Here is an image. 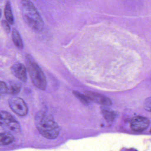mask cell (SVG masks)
I'll return each mask as SVG.
<instances>
[{
  "label": "cell",
  "mask_w": 151,
  "mask_h": 151,
  "mask_svg": "<svg viewBox=\"0 0 151 151\" xmlns=\"http://www.w3.org/2000/svg\"><path fill=\"white\" fill-rule=\"evenodd\" d=\"M34 122L39 133L46 138L55 139L59 136V126L50 114L44 111H38L35 115Z\"/></svg>",
  "instance_id": "1"
},
{
  "label": "cell",
  "mask_w": 151,
  "mask_h": 151,
  "mask_svg": "<svg viewBox=\"0 0 151 151\" xmlns=\"http://www.w3.org/2000/svg\"><path fill=\"white\" fill-rule=\"evenodd\" d=\"M22 10L24 19L26 23L34 30L40 32L44 24L36 8L30 0H22Z\"/></svg>",
  "instance_id": "2"
},
{
  "label": "cell",
  "mask_w": 151,
  "mask_h": 151,
  "mask_svg": "<svg viewBox=\"0 0 151 151\" xmlns=\"http://www.w3.org/2000/svg\"><path fill=\"white\" fill-rule=\"evenodd\" d=\"M26 68L32 84L41 91H45L47 86L45 76L38 64L30 55L26 57Z\"/></svg>",
  "instance_id": "3"
},
{
  "label": "cell",
  "mask_w": 151,
  "mask_h": 151,
  "mask_svg": "<svg viewBox=\"0 0 151 151\" xmlns=\"http://www.w3.org/2000/svg\"><path fill=\"white\" fill-rule=\"evenodd\" d=\"M0 126L7 132L12 133H19L21 128L19 123L12 114L7 111L0 112Z\"/></svg>",
  "instance_id": "4"
},
{
  "label": "cell",
  "mask_w": 151,
  "mask_h": 151,
  "mask_svg": "<svg viewBox=\"0 0 151 151\" xmlns=\"http://www.w3.org/2000/svg\"><path fill=\"white\" fill-rule=\"evenodd\" d=\"M9 105L12 111L20 116H25L28 113V108L23 99L13 97L9 100Z\"/></svg>",
  "instance_id": "5"
},
{
  "label": "cell",
  "mask_w": 151,
  "mask_h": 151,
  "mask_svg": "<svg viewBox=\"0 0 151 151\" xmlns=\"http://www.w3.org/2000/svg\"><path fill=\"white\" fill-rule=\"evenodd\" d=\"M149 124V121L146 117L137 116L133 117L131 121L132 129L136 132H141L145 130Z\"/></svg>",
  "instance_id": "6"
},
{
  "label": "cell",
  "mask_w": 151,
  "mask_h": 151,
  "mask_svg": "<svg viewBox=\"0 0 151 151\" xmlns=\"http://www.w3.org/2000/svg\"><path fill=\"white\" fill-rule=\"evenodd\" d=\"M85 95L88 100L92 101L96 103L103 106H111L112 102L108 97L94 92L87 91L85 92Z\"/></svg>",
  "instance_id": "7"
},
{
  "label": "cell",
  "mask_w": 151,
  "mask_h": 151,
  "mask_svg": "<svg viewBox=\"0 0 151 151\" xmlns=\"http://www.w3.org/2000/svg\"><path fill=\"white\" fill-rule=\"evenodd\" d=\"M11 71L15 76L23 83L27 80V69L21 63H16L11 67Z\"/></svg>",
  "instance_id": "8"
},
{
  "label": "cell",
  "mask_w": 151,
  "mask_h": 151,
  "mask_svg": "<svg viewBox=\"0 0 151 151\" xmlns=\"http://www.w3.org/2000/svg\"><path fill=\"white\" fill-rule=\"evenodd\" d=\"M14 140L13 134L9 132H0V146H7L12 144Z\"/></svg>",
  "instance_id": "9"
},
{
  "label": "cell",
  "mask_w": 151,
  "mask_h": 151,
  "mask_svg": "<svg viewBox=\"0 0 151 151\" xmlns=\"http://www.w3.org/2000/svg\"><path fill=\"white\" fill-rule=\"evenodd\" d=\"M22 86L20 83L11 81L7 84V94L17 95L21 91Z\"/></svg>",
  "instance_id": "10"
},
{
  "label": "cell",
  "mask_w": 151,
  "mask_h": 151,
  "mask_svg": "<svg viewBox=\"0 0 151 151\" xmlns=\"http://www.w3.org/2000/svg\"><path fill=\"white\" fill-rule=\"evenodd\" d=\"M12 39L14 44L18 49L21 50L23 48L24 45L22 40L19 32L16 29H14L12 32Z\"/></svg>",
  "instance_id": "11"
},
{
  "label": "cell",
  "mask_w": 151,
  "mask_h": 151,
  "mask_svg": "<svg viewBox=\"0 0 151 151\" xmlns=\"http://www.w3.org/2000/svg\"><path fill=\"white\" fill-rule=\"evenodd\" d=\"M5 15L7 22L10 24H13L14 23V17L9 1H7L6 4L5 9Z\"/></svg>",
  "instance_id": "12"
},
{
  "label": "cell",
  "mask_w": 151,
  "mask_h": 151,
  "mask_svg": "<svg viewBox=\"0 0 151 151\" xmlns=\"http://www.w3.org/2000/svg\"><path fill=\"white\" fill-rule=\"evenodd\" d=\"M102 113L104 117L108 122H113L116 118V114L114 112L109 109L107 107L103 108L102 109Z\"/></svg>",
  "instance_id": "13"
},
{
  "label": "cell",
  "mask_w": 151,
  "mask_h": 151,
  "mask_svg": "<svg viewBox=\"0 0 151 151\" xmlns=\"http://www.w3.org/2000/svg\"><path fill=\"white\" fill-rule=\"evenodd\" d=\"M7 94V84L3 81H0V98Z\"/></svg>",
  "instance_id": "14"
},
{
  "label": "cell",
  "mask_w": 151,
  "mask_h": 151,
  "mask_svg": "<svg viewBox=\"0 0 151 151\" xmlns=\"http://www.w3.org/2000/svg\"><path fill=\"white\" fill-rule=\"evenodd\" d=\"M74 95L81 101L83 102L84 104H88V99H87V97L81 93H79L78 92L74 91H73Z\"/></svg>",
  "instance_id": "15"
},
{
  "label": "cell",
  "mask_w": 151,
  "mask_h": 151,
  "mask_svg": "<svg viewBox=\"0 0 151 151\" xmlns=\"http://www.w3.org/2000/svg\"><path fill=\"white\" fill-rule=\"evenodd\" d=\"M2 26L3 29L7 33H9L10 32V28L9 24V23L6 21H3L2 22Z\"/></svg>",
  "instance_id": "16"
},
{
  "label": "cell",
  "mask_w": 151,
  "mask_h": 151,
  "mask_svg": "<svg viewBox=\"0 0 151 151\" xmlns=\"http://www.w3.org/2000/svg\"><path fill=\"white\" fill-rule=\"evenodd\" d=\"M144 106H145V108L146 110L149 111V112L151 111V98L150 97L147 98L145 101Z\"/></svg>",
  "instance_id": "17"
},
{
  "label": "cell",
  "mask_w": 151,
  "mask_h": 151,
  "mask_svg": "<svg viewBox=\"0 0 151 151\" xmlns=\"http://www.w3.org/2000/svg\"><path fill=\"white\" fill-rule=\"evenodd\" d=\"M1 9H0V18H1Z\"/></svg>",
  "instance_id": "18"
}]
</instances>
